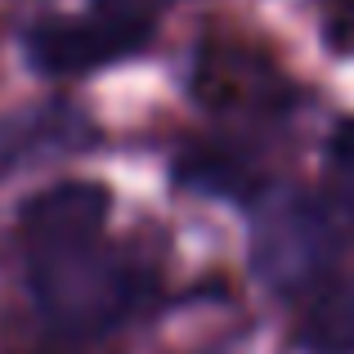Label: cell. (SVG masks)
Segmentation results:
<instances>
[{"mask_svg": "<svg viewBox=\"0 0 354 354\" xmlns=\"http://www.w3.org/2000/svg\"><path fill=\"white\" fill-rule=\"evenodd\" d=\"M207 354H229V350H207Z\"/></svg>", "mask_w": 354, "mask_h": 354, "instance_id": "cell-10", "label": "cell"}, {"mask_svg": "<svg viewBox=\"0 0 354 354\" xmlns=\"http://www.w3.org/2000/svg\"><path fill=\"white\" fill-rule=\"evenodd\" d=\"M171 0H95V9H113V14H130V18H144L153 23Z\"/></svg>", "mask_w": 354, "mask_h": 354, "instance_id": "cell-8", "label": "cell"}, {"mask_svg": "<svg viewBox=\"0 0 354 354\" xmlns=\"http://www.w3.org/2000/svg\"><path fill=\"white\" fill-rule=\"evenodd\" d=\"M296 225L301 229H292V216H274L269 234H260V260H265V269L278 283H287L296 274H310L319 265V256H328V238H323L319 216L301 211Z\"/></svg>", "mask_w": 354, "mask_h": 354, "instance_id": "cell-4", "label": "cell"}, {"mask_svg": "<svg viewBox=\"0 0 354 354\" xmlns=\"http://www.w3.org/2000/svg\"><path fill=\"white\" fill-rule=\"evenodd\" d=\"M305 346L314 354H354V274L314 301L305 319Z\"/></svg>", "mask_w": 354, "mask_h": 354, "instance_id": "cell-5", "label": "cell"}, {"mask_svg": "<svg viewBox=\"0 0 354 354\" xmlns=\"http://www.w3.org/2000/svg\"><path fill=\"white\" fill-rule=\"evenodd\" d=\"M153 23L113 9H90L81 18H45L27 32V59L54 77H77L135 54L148 41Z\"/></svg>", "mask_w": 354, "mask_h": 354, "instance_id": "cell-2", "label": "cell"}, {"mask_svg": "<svg viewBox=\"0 0 354 354\" xmlns=\"http://www.w3.org/2000/svg\"><path fill=\"white\" fill-rule=\"evenodd\" d=\"M328 202L332 216L354 229V117L341 121L328 144Z\"/></svg>", "mask_w": 354, "mask_h": 354, "instance_id": "cell-7", "label": "cell"}, {"mask_svg": "<svg viewBox=\"0 0 354 354\" xmlns=\"http://www.w3.org/2000/svg\"><path fill=\"white\" fill-rule=\"evenodd\" d=\"M108 198L95 180H68L23 207V256L41 314L68 337H99L144 305L148 269L104 242Z\"/></svg>", "mask_w": 354, "mask_h": 354, "instance_id": "cell-1", "label": "cell"}, {"mask_svg": "<svg viewBox=\"0 0 354 354\" xmlns=\"http://www.w3.org/2000/svg\"><path fill=\"white\" fill-rule=\"evenodd\" d=\"M341 9H346V18L337 23V32H354V0H341Z\"/></svg>", "mask_w": 354, "mask_h": 354, "instance_id": "cell-9", "label": "cell"}, {"mask_svg": "<svg viewBox=\"0 0 354 354\" xmlns=\"http://www.w3.org/2000/svg\"><path fill=\"white\" fill-rule=\"evenodd\" d=\"M180 175L189 184H198V189L229 193V198H238V193L251 189V166L242 162L238 153H225V148H198L193 157L180 162Z\"/></svg>", "mask_w": 354, "mask_h": 354, "instance_id": "cell-6", "label": "cell"}, {"mask_svg": "<svg viewBox=\"0 0 354 354\" xmlns=\"http://www.w3.org/2000/svg\"><path fill=\"white\" fill-rule=\"evenodd\" d=\"M198 95L211 108H287V77L269 59L251 54L247 45H202L198 59Z\"/></svg>", "mask_w": 354, "mask_h": 354, "instance_id": "cell-3", "label": "cell"}]
</instances>
